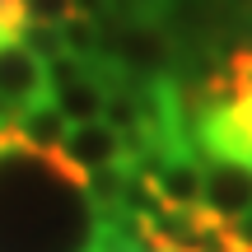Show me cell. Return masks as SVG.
I'll return each mask as SVG.
<instances>
[{"label":"cell","mask_w":252,"mask_h":252,"mask_svg":"<svg viewBox=\"0 0 252 252\" xmlns=\"http://www.w3.org/2000/svg\"><path fill=\"white\" fill-rule=\"evenodd\" d=\"M37 103H52L47 61L33 56L24 42H0V112L19 122Z\"/></svg>","instance_id":"obj_1"},{"label":"cell","mask_w":252,"mask_h":252,"mask_svg":"<svg viewBox=\"0 0 252 252\" xmlns=\"http://www.w3.org/2000/svg\"><path fill=\"white\" fill-rule=\"evenodd\" d=\"M201 163H206L201 210L215 215L220 224H238L243 215H252V163L224 159V154H201Z\"/></svg>","instance_id":"obj_2"},{"label":"cell","mask_w":252,"mask_h":252,"mask_svg":"<svg viewBox=\"0 0 252 252\" xmlns=\"http://www.w3.org/2000/svg\"><path fill=\"white\" fill-rule=\"evenodd\" d=\"M61 154L84 173V178H94V173H112V168H135V154H131V145H126V135L117 131V126H108V122L70 126Z\"/></svg>","instance_id":"obj_3"},{"label":"cell","mask_w":252,"mask_h":252,"mask_svg":"<svg viewBox=\"0 0 252 252\" xmlns=\"http://www.w3.org/2000/svg\"><path fill=\"white\" fill-rule=\"evenodd\" d=\"M14 135L33 154H61L65 150V135H70V122H65L52 103H37V108H28L24 117L14 122Z\"/></svg>","instance_id":"obj_4"},{"label":"cell","mask_w":252,"mask_h":252,"mask_svg":"<svg viewBox=\"0 0 252 252\" xmlns=\"http://www.w3.org/2000/svg\"><path fill=\"white\" fill-rule=\"evenodd\" d=\"M19 9H24V24H52V28H61L65 19L75 14V0H19Z\"/></svg>","instance_id":"obj_5"},{"label":"cell","mask_w":252,"mask_h":252,"mask_svg":"<svg viewBox=\"0 0 252 252\" xmlns=\"http://www.w3.org/2000/svg\"><path fill=\"white\" fill-rule=\"evenodd\" d=\"M229 229H234V238H238V243H243V248L252 252V215H243L238 224H229Z\"/></svg>","instance_id":"obj_6"}]
</instances>
